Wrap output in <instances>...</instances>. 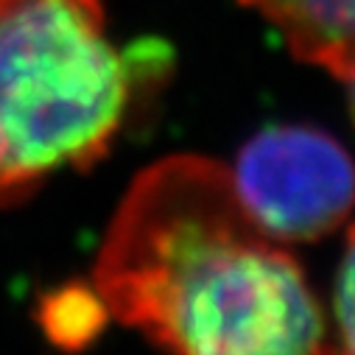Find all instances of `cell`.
<instances>
[{
	"mask_svg": "<svg viewBox=\"0 0 355 355\" xmlns=\"http://www.w3.org/2000/svg\"><path fill=\"white\" fill-rule=\"evenodd\" d=\"M93 288L118 322L196 355L322 352L324 316L297 257L199 154L148 165L104 235Z\"/></svg>",
	"mask_w": 355,
	"mask_h": 355,
	"instance_id": "obj_1",
	"label": "cell"
},
{
	"mask_svg": "<svg viewBox=\"0 0 355 355\" xmlns=\"http://www.w3.org/2000/svg\"><path fill=\"white\" fill-rule=\"evenodd\" d=\"M126 101L129 67L101 0H0V207L101 159Z\"/></svg>",
	"mask_w": 355,
	"mask_h": 355,
	"instance_id": "obj_2",
	"label": "cell"
},
{
	"mask_svg": "<svg viewBox=\"0 0 355 355\" xmlns=\"http://www.w3.org/2000/svg\"><path fill=\"white\" fill-rule=\"evenodd\" d=\"M230 176L254 224L280 243L319 241L355 207V159L313 126H272L254 135Z\"/></svg>",
	"mask_w": 355,
	"mask_h": 355,
	"instance_id": "obj_3",
	"label": "cell"
},
{
	"mask_svg": "<svg viewBox=\"0 0 355 355\" xmlns=\"http://www.w3.org/2000/svg\"><path fill=\"white\" fill-rule=\"evenodd\" d=\"M263 15L300 62L349 81L355 76V0H241Z\"/></svg>",
	"mask_w": 355,
	"mask_h": 355,
	"instance_id": "obj_4",
	"label": "cell"
},
{
	"mask_svg": "<svg viewBox=\"0 0 355 355\" xmlns=\"http://www.w3.org/2000/svg\"><path fill=\"white\" fill-rule=\"evenodd\" d=\"M107 308L96 288L67 286L42 300L40 322L45 333L62 347H84L104 327Z\"/></svg>",
	"mask_w": 355,
	"mask_h": 355,
	"instance_id": "obj_5",
	"label": "cell"
},
{
	"mask_svg": "<svg viewBox=\"0 0 355 355\" xmlns=\"http://www.w3.org/2000/svg\"><path fill=\"white\" fill-rule=\"evenodd\" d=\"M336 324L341 347L355 352V224L347 232V246L336 277Z\"/></svg>",
	"mask_w": 355,
	"mask_h": 355,
	"instance_id": "obj_6",
	"label": "cell"
},
{
	"mask_svg": "<svg viewBox=\"0 0 355 355\" xmlns=\"http://www.w3.org/2000/svg\"><path fill=\"white\" fill-rule=\"evenodd\" d=\"M347 84H349V115H352V123H355V76Z\"/></svg>",
	"mask_w": 355,
	"mask_h": 355,
	"instance_id": "obj_7",
	"label": "cell"
}]
</instances>
